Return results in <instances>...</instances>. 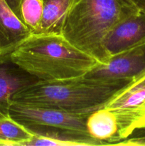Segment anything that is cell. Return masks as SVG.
I'll return each mask as SVG.
<instances>
[{
	"mask_svg": "<svg viewBox=\"0 0 145 146\" xmlns=\"http://www.w3.org/2000/svg\"><path fill=\"white\" fill-rule=\"evenodd\" d=\"M139 11L130 0H72L62 36L99 64H106L110 58L105 46L109 33Z\"/></svg>",
	"mask_w": 145,
	"mask_h": 146,
	"instance_id": "6da1fadb",
	"label": "cell"
},
{
	"mask_svg": "<svg viewBox=\"0 0 145 146\" xmlns=\"http://www.w3.org/2000/svg\"><path fill=\"white\" fill-rule=\"evenodd\" d=\"M72 0H43L42 20L36 34L62 35L64 21Z\"/></svg>",
	"mask_w": 145,
	"mask_h": 146,
	"instance_id": "7c38bea8",
	"label": "cell"
},
{
	"mask_svg": "<svg viewBox=\"0 0 145 146\" xmlns=\"http://www.w3.org/2000/svg\"><path fill=\"white\" fill-rule=\"evenodd\" d=\"M145 44V14L141 11L115 26L105 40L109 56Z\"/></svg>",
	"mask_w": 145,
	"mask_h": 146,
	"instance_id": "ba28073f",
	"label": "cell"
},
{
	"mask_svg": "<svg viewBox=\"0 0 145 146\" xmlns=\"http://www.w3.org/2000/svg\"><path fill=\"white\" fill-rule=\"evenodd\" d=\"M145 71V44L112 56L106 64H98L85 76L96 79H134Z\"/></svg>",
	"mask_w": 145,
	"mask_h": 146,
	"instance_id": "8992f818",
	"label": "cell"
},
{
	"mask_svg": "<svg viewBox=\"0 0 145 146\" xmlns=\"http://www.w3.org/2000/svg\"><path fill=\"white\" fill-rule=\"evenodd\" d=\"M32 132L29 140L21 146H75L102 145L103 143L88 134L44 126H26Z\"/></svg>",
	"mask_w": 145,
	"mask_h": 146,
	"instance_id": "9c48e42d",
	"label": "cell"
},
{
	"mask_svg": "<svg viewBox=\"0 0 145 146\" xmlns=\"http://www.w3.org/2000/svg\"><path fill=\"white\" fill-rule=\"evenodd\" d=\"M104 108L112 111L117 118V143L145 129V71L117 93Z\"/></svg>",
	"mask_w": 145,
	"mask_h": 146,
	"instance_id": "277c9868",
	"label": "cell"
},
{
	"mask_svg": "<svg viewBox=\"0 0 145 146\" xmlns=\"http://www.w3.org/2000/svg\"><path fill=\"white\" fill-rule=\"evenodd\" d=\"M11 51L0 52V116L9 115L11 100L16 93L40 81L11 60Z\"/></svg>",
	"mask_w": 145,
	"mask_h": 146,
	"instance_id": "52a82bcc",
	"label": "cell"
},
{
	"mask_svg": "<svg viewBox=\"0 0 145 146\" xmlns=\"http://www.w3.org/2000/svg\"><path fill=\"white\" fill-rule=\"evenodd\" d=\"M11 60L40 81L85 76L99 63L62 35L32 34L11 51Z\"/></svg>",
	"mask_w": 145,
	"mask_h": 146,
	"instance_id": "3957f363",
	"label": "cell"
},
{
	"mask_svg": "<svg viewBox=\"0 0 145 146\" xmlns=\"http://www.w3.org/2000/svg\"><path fill=\"white\" fill-rule=\"evenodd\" d=\"M31 34L5 0H0V52L11 51Z\"/></svg>",
	"mask_w": 145,
	"mask_h": 146,
	"instance_id": "30bf717a",
	"label": "cell"
},
{
	"mask_svg": "<svg viewBox=\"0 0 145 146\" xmlns=\"http://www.w3.org/2000/svg\"><path fill=\"white\" fill-rule=\"evenodd\" d=\"M0 146H14L11 143L0 139Z\"/></svg>",
	"mask_w": 145,
	"mask_h": 146,
	"instance_id": "ac0fdd59",
	"label": "cell"
},
{
	"mask_svg": "<svg viewBox=\"0 0 145 146\" xmlns=\"http://www.w3.org/2000/svg\"><path fill=\"white\" fill-rule=\"evenodd\" d=\"M8 5L9 6L10 8L11 9L14 14L20 19L21 21V10H20V7H21V0H5Z\"/></svg>",
	"mask_w": 145,
	"mask_h": 146,
	"instance_id": "2e32d148",
	"label": "cell"
},
{
	"mask_svg": "<svg viewBox=\"0 0 145 146\" xmlns=\"http://www.w3.org/2000/svg\"><path fill=\"white\" fill-rule=\"evenodd\" d=\"M90 113H72L49 107L27 105L15 101H11L9 108L10 117L25 126L49 127L85 134H88L86 121Z\"/></svg>",
	"mask_w": 145,
	"mask_h": 146,
	"instance_id": "5b68a950",
	"label": "cell"
},
{
	"mask_svg": "<svg viewBox=\"0 0 145 146\" xmlns=\"http://www.w3.org/2000/svg\"><path fill=\"white\" fill-rule=\"evenodd\" d=\"M138 9L142 13L145 14V0H130Z\"/></svg>",
	"mask_w": 145,
	"mask_h": 146,
	"instance_id": "e0dca14e",
	"label": "cell"
},
{
	"mask_svg": "<svg viewBox=\"0 0 145 146\" xmlns=\"http://www.w3.org/2000/svg\"><path fill=\"white\" fill-rule=\"evenodd\" d=\"M132 80L96 79L82 76L40 81L16 93L11 101L72 113H92L103 108Z\"/></svg>",
	"mask_w": 145,
	"mask_h": 146,
	"instance_id": "7a4b0ae2",
	"label": "cell"
},
{
	"mask_svg": "<svg viewBox=\"0 0 145 146\" xmlns=\"http://www.w3.org/2000/svg\"><path fill=\"white\" fill-rule=\"evenodd\" d=\"M43 0H21V21L32 34L38 32L42 20Z\"/></svg>",
	"mask_w": 145,
	"mask_h": 146,
	"instance_id": "5bb4252c",
	"label": "cell"
},
{
	"mask_svg": "<svg viewBox=\"0 0 145 146\" xmlns=\"http://www.w3.org/2000/svg\"><path fill=\"white\" fill-rule=\"evenodd\" d=\"M26 126L18 123L8 116H0V139L11 143L14 146H21L32 137Z\"/></svg>",
	"mask_w": 145,
	"mask_h": 146,
	"instance_id": "4fadbf2b",
	"label": "cell"
},
{
	"mask_svg": "<svg viewBox=\"0 0 145 146\" xmlns=\"http://www.w3.org/2000/svg\"><path fill=\"white\" fill-rule=\"evenodd\" d=\"M86 128L90 136L105 145L117 142L118 123L114 113L105 108L93 111L87 118Z\"/></svg>",
	"mask_w": 145,
	"mask_h": 146,
	"instance_id": "8fae6325",
	"label": "cell"
},
{
	"mask_svg": "<svg viewBox=\"0 0 145 146\" xmlns=\"http://www.w3.org/2000/svg\"><path fill=\"white\" fill-rule=\"evenodd\" d=\"M117 145H127L135 146L140 145L145 146V135H137V136H132L126 138V139L117 143Z\"/></svg>",
	"mask_w": 145,
	"mask_h": 146,
	"instance_id": "9a60e30c",
	"label": "cell"
}]
</instances>
